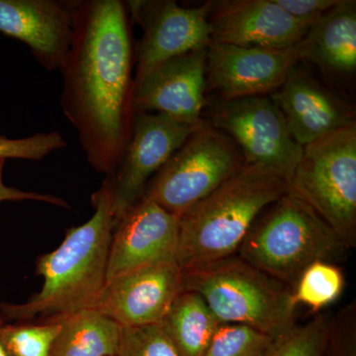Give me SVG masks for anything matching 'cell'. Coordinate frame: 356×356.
Segmentation results:
<instances>
[{
	"label": "cell",
	"instance_id": "cell-1",
	"mask_svg": "<svg viewBox=\"0 0 356 356\" xmlns=\"http://www.w3.org/2000/svg\"><path fill=\"white\" fill-rule=\"evenodd\" d=\"M126 4L77 1L74 35L60 67V105L89 165L112 177L132 135L133 49Z\"/></svg>",
	"mask_w": 356,
	"mask_h": 356
},
{
	"label": "cell",
	"instance_id": "cell-2",
	"mask_svg": "<svg viewBox=\"0 0 356 356\" xmlns=\"http://www.w3.org/2000/svg\"><path fill=\"white\" fill-rule=\"evenodd\" d=\"M91 205L92 217L67 229L56 250L37 259L36 273L43 277L41 290L24 303H0L6 322L56 320L95 308L106 284L114 229L108 178L93 193Z\"/></svg>",
	"mask_w": 356,
	"mask_h": 356
},
{
	"label": "cell",
	"instance_id": "cell-3",
	"mask_svg": "<svg viewBox=\"0 0 356 356\" xmlns=\"http://www.w3.org/2000/svg\"><path fill=\"white\" fill-rule=\"evenodd\" d=\"M287 192V180L278 173L243 165L178 217V266L191 268L236 255L259 215Z\"/></svg>",
	"mask_w": 356,
	"mask_h": 356
},
{
	"label": "cell",
	"instance_id": "cell-4",
	"mask_svg": "<svg viewBox=\"0 0 356 356\" xmlns=\"http://www.w3.org/2000/svg\"><path fill=\"white\" fill-rule=\"evenodd\" d=\"M348 250L308 204L287 192L257 218L236 255L292 290L314 262L336 264Z\"/></svg>",
	"mask_w": 356,
	"mask_h": 356
},
{
	"label": "cell",
	"instance_id": "cell-5",
	"mask_svg": "<svg viewBox=\"0 0 356 356\" xmlns=\"http://www.w3.org/2000/svg\"><path fill=\"white\" fill-rule=\"evenodd\" d=\"M182 289L200 295L220 322L248 325L274 339L297 325L291 288L236 254L182 269Z\"/></svg>",
	"mask_w": 356,
	"mask_h": 356
},
{
	"label": "cell",
	"instance_id": "cell-6",
	"mask_svg": "<svg viewBox=\"0 0 356 356\" xmlns=\"http://www.w3.org/2000/svg\"><path fill=\"white\" fill-rule=\"evenodd\" d=\"M288 192L308 204L348 250L355 248V123L303 147Z\"/></svg>",
	"mask_w": 356,
	"mask_h": 356
},
{
	"label": "cell",
	"instance_id": "cell-7",
	"mask_svg": "<svg viewBox=\"0 0 356 356\" xmlns=\"http://www.w3.org/2000/svg\"><path fill=\"white\" fill-rule=\"evenodd\" d=\"M243 165L242 152L234 140L202 121L152 177L142 198L179 217Z\"/></svg>",
	"mask_w": 356,
	"mask_h": 356
},
{
	"label": "cell",
	"instance_id": "cell-8",
	"mask_svg": "<svg viewBox=\"0 0 356 356\" xmlns=\"http://www.w3.org/2000/svg\"><path fill=\"white\" fill-rule=\"evenodd\" d=\"M212 122L213 127L238 145L245 165L273 170L289 182L303 147L293 139L282 112L270 97L222 100L213 110Z\"/></svg>",
	"mask_w": 356,
	"mask_h": 356
},
{
	"label": "cell",
	"instance_id": "cell-9",
	"mask_svg": "<svg viewBox=\"0 0 356 356\" xmlns=\"http://www.w3.org/2000/svg\"><path fill=\"white\" fill-rule=\"evenodd\" d=\"M200 123L192 125L159 113H136L118 168L106 177L112 189L114 227L142 199L152 177Z\"/></svg>",
	"mask_w": 356,
	"mask_h": 356
},
{
	"label": "cell",
	"instance_id": "cell-10",
	"mask_svg": "<svg viewBox=\"0 0 356 356\" xmlns=\"http://www.w3.org/2000/svg\"><path fill=\"white\" fill-rule=\"evenodd\" d=\"M126 7L143 30L134 84L166 60L207 48L212 42L211 3L198 8H184L172 0H134L128 1Z\"/></svg>",
	"mask_w": 356,
	"mask_h": 356
},
{
	"label": "cell",
	"instance_id": "cell-11",
	"mask_svg": "<svg viewBox=\"0 0 356 356\" xmlns=\"http://www.w3.org/2000/svg\"><path fill=\"white\" fill-rule=\"evenodd\" d=\"M300 60L295 46L268 49L212 41L207 47L206 90H217L222 100L274 92Z\"/></svg>",
	"mask_w": 356,
	"mask_h": 356
},
{
	"label": "cell",
	"instance_id": "cell-12",
	"mask_svg": "<svg viewBox=\"0 0 356 356\" xmlns=\"http://www.w3.org/2000/svg\"><path fill=\"white\" fill-rule=\"evenodd\" d=\"M182 290L177 261L158 262L107 281L95 309L122 327L161 324Z\"/></svg>",
	"mask_w": 356,
	"mask_h": 356
},
{
	"label": "cell",
	"instance_id": "cell-13",
	"mask_svg": "<svg viewBox=\"0 0 356 356\" xmlns=\"http://www.w3.org/2000/svg\"><path fill=\"white\" fill-rule=\"evenodd\" d=\"M178 235L177 215L154 201L140 199L114 227L107 281L149 264L177 261Z\"/></svg>",
	"mask_w": 356,
	"mask_h": 356
},
{
	"label": "cell",
	"instance_id": "cell-14",
	"mask_svg": "<svg viewBox=\"0 0 356 356\" xmlns=\"http://www.w3.org/2000/svg\"><path fill=\"white\" fill-rule=\"evenodd\" d=\"M207 48L189 51L159 65L134 84L136 113L156 112L175 120L202 121Z\"/></svg>",
	"mask_w": 356,
	"mask_h": 356
},
{
	"label": "cell",
	"instance_id": "cell-15",
	"mask_svg": "<svg viewBox=\"0 0 356 356\" xmlns=\"http://www.w3.org/2000/svg\"><path fill=\"white\" fill-rule=\"evenodd\" d=\"M210 3L211 39L217 43L289 49L301 42L311 28L291 17L274 0Z\"/></svg>",
	"mask_w": 356,
	"mask_h": 356
},
{
	"label": "cell",
	"instance_id": "cell-16",
	"mask_svg": "<svg viewBox=\"0 0 356 356\" xmlns=\"http://www.w3.org/2000/svg\"><path fill=\"white\" fill-rule=\"evenodd\" d=\"M76 3L0 0V33L27 44L44 69L60 70L72 44Z\"/></svg>",
	"mask_w": 356,
	"mask_h": 356
},
{
	"label": "cell",
	"instance_id": "cell-17",
	"mask_svg": "<svg viewBox=\"0 0 356 356\" xmlns=\"http://www.w3.org/2000/svg\"><path fill=\"white\" fill-rule=\"evenodd\" d=\"M270 98L282 112L293 139L301 147L355 123L353 108L297 65Z\"/></svg>",
	"mask_w": 356,
	"mask_h": 356
},
{
	"label": "cell",
	"instance_id": "cell-18",
	"mask_svg": "<svg viewBox=\"0 0 356 356\" xmlns=\"http://www.w3.org/2000/svg\"><path fill=\"white\" fill-rule=\"evenodd\" d=\"M300 60L341 74L356 70V2L339 0L296 44Z\"/></svg>",
	"mask_w": 356,
	"mask_h": 356
},
{
	"label": "cell",
	"instance_id": "cell-19",
	"mask_svg": "<svg viewBox=\"0 0 356 356\" xmlns=\"http://www.w3.org/2000/svg\"><path fill=\"white\" fill-rule=\"evenodd\" d=\"M62 324L51 356H117L122 330L95 308L56 318Z\"/></svg>",
	"mask_w": 356,
	"mask_h": 356
},
{
	"label": "cell",
	"instance_id": "cell-20",
	"mask_svg": "<svg viewBox=\"0 0 356 356\" xmlns=\"http://www.w3.org/2000/svg\"><path fill=\"white\" fill-rule=\"evenodd\" d=\"M222 323L197 293L182 290L161 325L181 356H203Z\"/></svg>",
	"mask_w": 356,
	"mask_h": 356
},
{
	"label": "cell",
	"instance_id": "cell-21",
	"mask_svg": "<svg viewBox=\"0 0 356 356\" xmlns=\"http://www.w3.org/2000/svg\"><path fill=\"white\" fill-rule=\"evenodd\" d=\"M344 286V274L336 264L314 262L293 287V302L296 307L304 305L318 313L337 301Z\"/></svg>",
	"mask_w": 356,
	"mask_h": 356
},
{
	"label": "cell",
	"instance_id": "cell-22",
	"mask_svg": "<svg viewBox=\"0 0 356 356\" xmlns=\"http://www.w3.org/2000/svg\"><path fill=\"white\" fill-rule=\"evenodd\" d=\"M60 329L57 320L6 322L2 334L13 356H51Z\"/></svg>",
	"mask_w": 356,
	"mask_h": 356
},
{
	"label": "cell",
	"instance_id": "cell-23",
	"mask_svg": "<svg viewBox=\"0 0 356 356\" xmlns=\"http://www.w3.org/2000/svg\"><path fill=\"white\" fill-rule=\"evenodd\" d=\"M276 339L248 325H219L203 356H266Z\"/></svg>",
	"mask_w": 356,
	"mask_h": 356
},
{
	"label": "cell",
	"instance_id": "cell-24",
	"mask_svg": "<svg viewBox=\"0 0 356 356\" xmlns=\"http://www.w3.org/2000/svg\"><path fill=\"white\" fill-rule=\"evenodd\" d=\"M331 314H317L303 325H296L276 339L266 356H321L329 332Z\"/></svg>",
	"mask_w": 356,
	"mask_h": 356
},
{
	"label": "cell",
	"instance_id": "cell-25",
	"mask_svg": "<svg viewBox=\"0 0 356 356\" xmlns=\"http://www.w3.org/2000/svg\"><path fill=\"white\" fill-rule=\"evenodd\" d=\"M117 356H181L161 324L123 327Z\"/></svg>",
	"mask_w": 356,
	"mask_h": 356
},
{
	"label": "cell",
	"instance_id": "cell-26",
	"mask_svg": "<svg viewBox=\"0 0 356 356\" xmlns=\"http://www.w3.org/2000/svg\"><path fill=\"white\" fill-rule=\"evenodd\" d=\"M67 147L64 137L57 131L39 133L23 139H9L0 136V159H19L40 161Z\"/></svg>",
	"mask_w": 356,
	"mask_h": 356
},
{
	"label": "cell",
	"instance_id": "cell-27",
	"mask_svg": "<svg viewBox=\"0 0 356 356\" xmlns=\"http://www.w3.org/2000/svg\"><path fill=\"white\" fill-rule=\"evenodd\" d=\"M321 356H356L355 301L350 302L332 315Z\"/></svg>",
	"mask_w": 356,
	"mask_h": 356
},
{
	"label": "cell",
	"instance_id": "cell-28",
	"mask_svg": "<svg viewBox=\"0 0 356 356\" xmlns=\"http://www.w3.org/2000/svg\"><path fill=\"white\" fill-rule=\"evenodd\" d=\"M274 1L294 19L312 27L327 11L336 6L339 0H274Z\"/></svg>",
	"mask_w": 356,
	"mask_h": 356
},
{
	"label": "cell",
	"instance_id": "cell-29",
	"mask_svg": "<svg viewBox=\"0 0 356 356\" xmlns=\"http://www.w3.org/2000/svg\"><path fill=\"white\" fill-rule=\"evenodd\" d=\"M6 159H0V203L4 201H38V202L51 204L58 207L67 208L69 204L64 199L51 195V194L38 193V192L24 191L15 187L8 186L3 181V170Z\"/></svg>",
	"mask_w": 356,
	"mask_h": 356
},
{
	"label": "cell",
	"instance_id": "cell-30",
	"mask_svg": "<svg viewBox=\"0 0 356 356\" xmlns=\"http://www.w3.org/2000/svg\"><path fill=\"white\" fill-rule=\"evenodd\" d=\"M6 318L2 315L1 311H0V356H13L9 353L8 348L6 341H4L3 334H2V330H3L4 325H6Z\"/></svg>",
	"mask_w": 356,
	"mask_h": 356
}]
</instances>
